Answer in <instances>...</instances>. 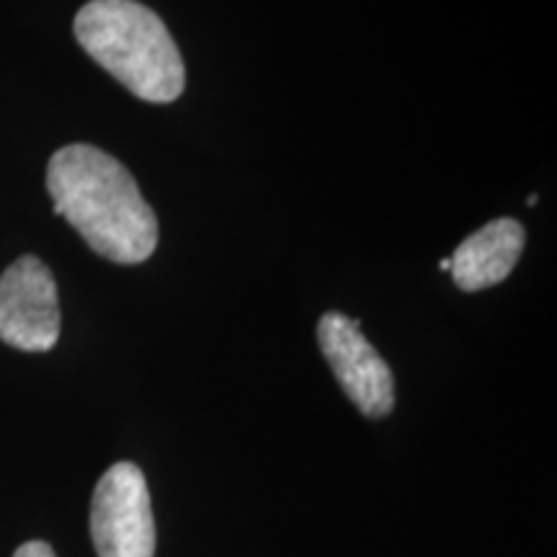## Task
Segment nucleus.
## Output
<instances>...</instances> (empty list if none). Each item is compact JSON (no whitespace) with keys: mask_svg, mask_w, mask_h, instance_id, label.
Returning <instances> with one entry per match:
<instances>
[{"mask_svg":"<svg viewBox=\"0 0 557 557\" xmlns=\"http://www.w3.org/2000/svg\"><path fill=\"white\" fill-rule=\"evenodd\" d=\"M438 267H442V271H449V259H444L442 263H438Z\"/></svg>","mask_w":557,"mask_h":557,"instance_id":"8","label":"nucleus"},{"mask_svg":"<svg viewBox=\"0 0 557 557\" xmlns=\"http://www.w3.org/2000/svg\"><path fill=\"white\" fill-rule=\"evenodd\" d=\"M318 344L348 400L367 418L389 416L395 408V377L357 320L336 310L325 312L318 320Z\"/></svg>","mask_w":557,"mask_h":557,"instance_id":"5","label":"nucleus"},{"mask_svg":"<svg viewBox=\"0 0 557 557\" xmlns=\"http://www.w3.org/2000/svg\"><path fill=\"white\" fill-rule=\"evenodd\" d=\"M90 537L99 557L156 555V519L148 480L132 462L103 472L90 500Z\"/></svg>","mask_w":557,"mask_h":557,"instance_id":"3","label":"nucleus"},{"mask_svg":"<svg viewBox=\"0 0 557 557\" xmlns=\"http://www.w3.org/2000/svg\"><path fill=\"white\" fill-rule=\"evenodd\" d=\"M13 557H54V549L47 542H26L16 549Z\"/></svg>","mask_w":557,"mask_h":557,"instance_id":"7","label":"nucleus"},{"mask_svg":"<svg viewBox=\"0 0 557 557\" xmlns=\"http://www.w3.org/2000/svg\"><path fill=\"white\" fill-rule=\"evenodd\" d=\"M60 297L52 271L21 256L0 276V341L18 351H50L60 338Z\"/></svg>","mask_w":557,"mask_h":557,"instance_id":"4","label":"nucleus"},{"mask_svg":"<svg viewBox=\"0 0 557 557\" xmlns=\"http://www.w3.org/2000/svg\"><path fill=\"white\" fill-rule=\"evenodd\" d=\"M47 191L54 212L107 261L132 267L156 253V212L135 176L109 152L83 143L60 148L47 165Z\"/></svg>","mask_w":557,"mask_h":557,"instance_id":"1","label":"nucleus"},{"mask_svg":"<svg viewBox=\"0 0 557 557\" xmlns=\"http://www.w3.org/2000/svg\"><path fill=\"white\" fill-rule=\"evenodd\" d=\"M75 39L94 62L137 99L176 101L186 67L169 26L137 0H90L73 24Z\"/></svg>","mask_w":557,"mask_h":557,"instance_id":"2","label":"nucleus"},{"mask_svg":"<svg viewBox=\"0 0 557 557\" xmlns=\"http://www.w3.org/2000/svg\"><path fill=\"white\" fill-rule=\"evenodd\" d=\"M527 233L521 222L500 218L483 225L459 243L449 259V271L462 292L496 287L511 274L524 250Z\"/></svg>","mask_w":557,"mask_h":557,"instance_id":"6","label":"nucleus"}]
</instances>
